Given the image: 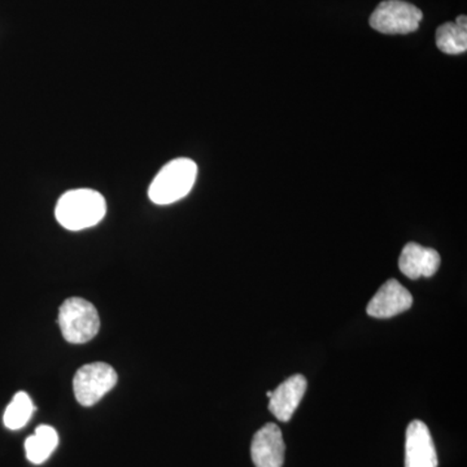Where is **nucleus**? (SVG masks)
Listing matches in <instances>:
<instances>
[{
    "mask_svg": "<svg viewBox=\"0 0 467 467\" xmlns=\"http://www.w3.org/2000/svg\"><path fill=\"white\" fill-rule=\"evenodd\" d=\"M107 213V202L101 193L90 189L67 192L58 199L55 217L70 232L98 225Z\"/></svg>",
    "mask_w": 467,
    "mask_h": 467,
    "instance_id": "nucleus-1",
    "label": "nucleus"
},
{
    "mask_svg": "<svg viewBox=\"0 0 467 467\" xmlns=\"http://www.w3.org/2000/svg\"><path fill=\"white\" fill-rule=\"evenodd\" d=\"M272 393H273V391H269V392H267V393H266L267 398H269V399H270V396H272Z\"/></svg>",
    "mask_w": 467,
    "mask_h": 467,
    "instance_id": "nucleus-14",
    "label": "nucleus"
},
{
    "mask_svg": "<svg viewBox=\"0 0 467 467\" xmlns=\"http://www.w3.org/2000/svg\"><path fill=\"white\" fill-rule=\"evenodd\" d=\"M34 404L26 392H17L9 402L3 417L5 426L9 430H20L29 422L34 413Z\"/></svg>",
    "mask_w": 467,
    "mask_h": 467,
    "instance_id": "nucleus-13",
    "label": "nucleus"
},
{
    "mask_svg": "<svg viewBox=\"0 0 467 467\" xmlns=\"http://www.w3.org/2000/svg\"><path fill=\"white\" fill-rule=\"evenodd\" d=\"M436 46L444 54H465L467 50V18L465 15H461L454 23H445L438 27Z\"/></svg>",
    "mask_w": 467,
    "mask_h": 467,
    "instance_id": "nucleus-11",
    "label": "nucleus"
},
{
    "mask_svg": "<svg viewBox=\"0 0 467 467\" xmlns=\"http://www.w3.org/2000/svg\"><path fill=\"white\" fill-rule=\"evenodd\" d=\"M420 8L404 0H384L370 17V26L383 34H410L416 32L422 21Z\"/></svg>",
    "mask_w": 467,
    "mask_h": 467,
    "instance_id": "nucleus-4",
    "label": "nucleus"
},
{
    "mask_svg": "<svg viewBox=\"0 0 467 467\" xmlns=\"http://www.w3.org/2000/svg\"><path fill=\"white\" fill-rule=\"evenodd\" d=\"M198 175V165L192 159L181 158L168 162L150 183V202L158 205L173 204L189 195Z\"/></svg>",
    "mask_w": 467,
    "mask_h": 467,
    "instance_id": "nucleus-2",
    "label": "nucleus"
},
{
    "mask_svg": "<svg viewBox=\"0 0 467 467\" xmlns=\"http://www.w3.org/2000/svg\"><path fill=\"white\" fill-rule=\"evenodd\" d=\"M441 254L432 248L408 243L399 259L401 273L410 279L430 278L441 266Z\"/></svg>",
    "mask_w": 467,
    "mask_h": 467,
    "instance_id": "nucleus-10",
    "label": "nucleus"
},
{
    "mask_svg": "<svg viewBox=\"0 0 467 467\" xmlns=\"http://www.w3.org/2000/svg\"><path fill=\"white\" fill-rule=\"evenodd\" d=\"M306 387L308 383L306 377L301 374L288 378L276 387L269 399V410L275 414L276 420L281 422H288L291 420L306 395Z\"/></svg>",
    "mask_w": 467,
    "mask_h": 467,
    "instance_id": "nucleus-9",
    "label": "nucleus"
},
{
    "mask_svg": "<svg viewBox=\"0 0 467 467\" xmlns=\"http://www.w3.org/2000/svg\"><path fill=\"white\" fill-rule=\"evenodd\" d=\"M285 445L281 429L267 423L254 436L251 445L252 461L256 467H282Z\"/></svg>",
    "mask_w": 467,
    "mask_h": 467,
    "instance_id": "nucleus-7",
    "label": "nucleus"
},
{
    "mask_svg": "<svg viewBox=\"0 0 467 467\" xmlns=\"http://www.w3.org/2000/svg\"><path fill=\"white\" fill-rule=\"evenodd\" d=\"M434 441L422 420H413L407 429L405 467H438Z\"/></svg>",
    "mask_w": 467,
    "mask_h": 467,
    "instance_id": "nucleus-6",
    "label": "nucleus"
},
{
    "mask_svg": "<svg viewBox=\"0 0 467 467\" xmlns=\"http://www.w3.org/2000/svg\"><path fill=\"white\" fill-rule=\"evenodd\" d=\"M119 377L115 368L104 362H92L77 371L73 378V391L77 401L91 407L100 401L116 386Z\"/></svg>",
    "mask_w": 467,
    "mask_h": 467,
    "instance_id": "nucleus-5",
    "label": "nucleus"
},
{
    "mask_svg": "<svg viewBox=\"0 0 467 467\" xmlns=\"http://www.w3.org/2000/svg\"><path fill=\"white\" fill-rule=\"evenodd\" d=\"M413 306V296L396 279H389L374 295L368 306V315L374 318H391Z\"/></svg>",
    "mask_w": 467,
    "mask_h": 467,
    "instance_id": "nucleus-8",
    "label": "nucleus"
},
{
    "mask_svg": "<svg viewBox=\"0 0 467 467\" xmlns=\"http://www.w3.org/2000/svg\"><path fill=\"white\" fill-rule=\"evenodd\" d=\"M58 326L67 342L88 343L99 333V313L90 301L70 297L58 309Z\"/></svg>",
    "mask_w": 467,
    "mask_h": 467,
    "instance_id": "nucleus-3",
    "label": "nucleus"
},
{
    "mask_svg": "<svg viewBox=\"0 0 467 467\" xmlns=\"http://www.w3.org/2000/svg\"><path fill=\"white\" fill-rule=\"evenodd\" d=\"M58 435L54 427L41 425L36 427L34 435L29 436L26 441L27 460L34 465H41L48 460L52 451L57 450Z\"/></svg>",
    "mask_w": 467,
    "mask_h": 467,
    "instance_id": "nucleus-12",
    "label": "nucleus"
}]
</instances>
